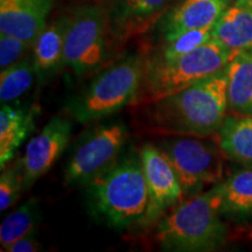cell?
<instances>
[{
	"label": "cell",
	"instance_id": "obj_1",
	"mask_svg": "<svg viewBox=\"0 0 252 252\" xmlns=\"http://www.w3.org/2000/svg\"><path fill=\"white\" fill-rule=\"evenodd\" d=\"M143 108L145 125L167 135H215L228 117L225 69Z\"/></svg>",
	"mask_w": 252,
	"mask_h": 252
},
{
	"label": "cell",
	"instance_id": "obj_2",
	"mask_svg": "<svg viewBox=\"0 0 252 252\" xmlns=\"http://www.w3.org/2000/svg\"><path fill=\"white\" fill-rule=\"evenodd\" d=\"M83 188L89 212L98 222L117 231L144 225L149 191L139 153H124Z\"/></svg>",
	"mask_w": 252,
	"mask_h": 252
},
{
	"label": "cell",
	"instance_id": "obj_3",
	"mask_svg": "<svg viewBox=\"0 0 252 252\" xmlns=\"http://www.w3.org/2000/svg\"><path fill=\"white\" fill-rule=\"evenodd\" d=\"M219 186L181 201L156 224L160 248L174 252L214 251L225 244L228 228L222 215Z\"/></svg>",
	"mask_w": 252,
	"mask_h": 252
},
{
	"label": "cell",
	"instance_id": "obj_4",
	"mask_svg": "<svg viewBox=\"0 0 252 252\" xmlns=\"http://www.w3.org/2000/svg\"><path fill=\"white\" fill-rule=\"evenodd\" d=\"M146 56L130 54L104 67L80 93L65 103L68 117L90 124L111 117L126 106H132L143 84Z\"/></svg>",
	"mask_w": 252,
	"mask_h": 252
},
{
	"label": "cell",
	"instance_id": "obj_5",
	"mask_svg": "<svg viewBox=\"0 0 252 252\" xmlns=\"http://www.w3.org/2000/svg\"><path fill=\"white\" fill-rule=\"evenodd\" d=\"M237 53L226 49L214 39L176 59L157 61L146 58L144 80L132 106L154 102L191 84L219 74L228 67Z\"/></svg>",
	"mask_w": 252,
	"mask_h": 252
},
{
	"label": "cell",
	"instance_id": "obj_6",
	"mask_svg": "<svg viewBox=\"0 0 252 252\" xmlns=\"http://www.w3.org/2000/svg\"><path fill=\"white\" fill-rule=\"evenodd\" d=\"M113 45L102 2L87 4L69 14L64 41V68L78 78L105 67Z\"/></svg>",
	"mask_w": 252,
	"mask_h": 252
},
{
	"label": "cell",
	"instance_id": "obj_7",
	"mask_svg": "<svg viewBox=\"0 0 252 252\" xmlns=\"http://www.w3.org/2000/svg\"><path fill=\"white\" fill-rule=\"evenodd\" d=\"M127 139V126L117 119L90 127L75 144L64 169L65 185L83 187L111 168L124 154Z\"/></svg>",
	"mask_w": 252,
	"mask_h": 252
},
{
	"label": "cell",
	"instance_id": "obj_8",
	"mask_svg": "<svg viewBox=\"0 0 252 252\" xmlns=\"http://www.w3.org/2000/svg\"><path fill=\"white\" fill-rule=\"evenodd\" d=\"M158 146L171 161L185 196L200 193L207 186H215L224 179L226 157L217 141L180 135L167 138Z\"/></svg>",
	"mask_w": 252,
	"mask_h": 252
},
{
	"label": "cell",
	"instance_id": "obj_9",
	"mask_svg": "<svg viewBox=\"0 0 252 252\" xmlns=\"http://www.w3.org/2000/svg\"><path fill=\"white\" fill-rule=\"evenodd\" d=\"M149 191V208L144 225L157 224L161 217L185 200V193L171 161L158 145L145 144L139 151Z\"/></svg>",
	"mask_w": 252,
	"mask_h": 252
},
{
	"label": "cell",
	"instance_id": "obj_10",
	"mask_svg": "<svg viewBox=\"0 0 252 252\" xmlns=\"http://www.w3.org/2000/svg\"><path fill=\"white\" fill-rule=\"evenodd\" d=\"M72 124L65 116H54L46 123L39 134L32 138L21 158L25 189L31 188L46 175L67 150Z\"/></svg>",
	"mask_w": 252,
	"mask_h": 252
},
{
	"label": "cell",
	"instance_id": "obj_11",
	"mask_svg": "<svg viewBox=\"0 0 252 252\" xmlns=\"http://www.w3.org/2000/svg\"><path fill=\"white\" fill-rule=\"evenodd\" d=\"M180 0H106L113 43H123L149 31Z\"/></svg>",
	"mask_w": 252,
	"mask_h": 252
},
{
	"label": "cell",
	"instance_id": "obj_12",
	"mask_svg": "<svg viewBox=\"0 0 252 252\" xmlns=\"http://www.w3.org/2000/svg\"><path fill=\"white\" fill-rule=\"evenodd\" d=\"M54 0H0V33L34 43L48 24Z\"/></svg>",
	"mask_w": 252,
	"mask_h": 252
},
{
	"label": "cell",
	"instance_id": "obj_13",
	"mask_svg": "<svg viewBox=\"0 0 252 252\" xmlns=\"http://www.w3.org/2000/svg\"><path fill=\"white\" fill-rule=\"evenodd\" d=\"M232 0H180L159 21L160 34L168 41L186 31L214 26Z\"/></svg>",
	"mask_w": 252,
	"mask_h": 252
},
{
	"label": "cell",
	"instance_id": "obj_14",
	"mask_svg": "<svg viewBox=\"0 0 252 252\" xmlns=\"http://www.w3.org/2000/svg\"><path fill=\"white\" fill-rule=\"evenodd\" d=\"M69 14L60 15L47 24L33 43L32 58L39 86L52 80L64 68V41Z\"/></svg>",
	"mask_w": 252,
	"mask_h": 252
},
{
	"label": "cell",
	"instance_id": "obj_15",
	"mask_svg": "<svg viewBox=\"0 0 252 252\" xmlns=\"http://www.w3.org/2000/svg\"><path fill=\"white\" fill-rule=\"evenodd\" d=\"M37 117L36 106L14 108L2 103L0 109V167L13 159L19 147L34 130Z\"/></svg>",
	"mask_w": 252,
	"mask_h": 252
},
{
	"label": "cell",
	"instance_id": "obj_16",
	"mask_svg": "<svg viewBox=\"0 0 252 252\" xmlns=\"http://www.w3.org/2000/svg\"><path fill=\"white\" fill-rule=\"evenodd\" d=\"M213 39L234 53L252 47V6L234 1L213 26Z\"/></svg>",
	"mask_w": 252,
	"mask_h": 252
},
{
	"label": "cell",
	"instance_id": "obj_17",
	"mask_svg": "<svg viewBox=\"0 0 252 252\" xmlns=\"http://www.w3.org/2000/svg\"><path fill=\"white\" fill-rule=\"evenodd\" d=\"M215 135L226 159L252 167V116H228Z\"/></svg>",
	"mask_w": 252,
	"mask_h": 252
},
{
	"label": "cell",
	"instance_id": "obj_18",
	"mask_svg": "<svg viewBox=\"0 0 252 252\" xmlns=\"http://www.w3.org/2000/svg\"><path fill=\"white\" fill-rule=\"evenodd\" d=\"M229 109L237 115L252 116V52H239L225 68Z\"/></svg>",
	"mask_w": 252,
	"mask_h": 252
},
{
	"label": "cell",
	"instance_id": "obj_19",
	"mask_svg": "<svg viewBox=\"0 0 252 252\" xmlns=\"http://www.w3.org/2000/svg\"><path fill=\"white\" fill-rule=\"evenodd\" d=\"M217 186L223 214L236 217L252 215V167H242Z\"/></svg>",
	"mask_w": 252,
	"mask_h": 252
},
{
	"label": "cell",
	"instance_id": "obj_20",
	"mask_svg": "<svg viewBox=\"0 0 252 252\" xmlns=\"http://www.w3.org/2000/svg\"><path fill=\"white\" fill-rule=\"evenodd\" d=\"M41 220L40 203L32 197L11 213L0 226V245L1 251H7L12 244L24 236L35 231Z\"/></svg>",
	"mask_w": 252,
	"mask_h": 252
},
{
	"label": "cell",
	"instance_id": "obj_21",
	"mask_svg": "<svg viewBox=\"0 0 252 252\" xmlns=\"http://www.w3.org/2000/svg\"><path fill=\"white\" fill-rule=\"evenodd\" d=\"M36 81L32 53L0 72V100L13 103L23 97Z\"/></svg>",
	"mask_w": 252,
	"mask_h": 252
},
{
	"label": "cell",
	"instance_id": "obj_22",
	"mask_svg": "<svg viewBox=\"0 0 252 252\" xmlns=\"http://www.w3.org/2000/svg\"><path fill=\"white\" fill-rule=\"evenodd\" d=\"M212 39L213 26L186 31L171 40L163 41V45L160 47V49L149 59L157 60V61L176 59L193 52L194 49L198 48Z\"/></svg>",
	"mask_w": 252,
	"mask_h": 252
},
{
	"label": "cell",
	"instance_id": "obj_23",
	"mask_svg": "<svg viewBox=\"0 0 252 252\" xmlns=\"http://www.w3.org/2000/svg\"><path fill=\"white\" fill-rule=\"evenodd\" d=\"M25 189L21 159L7 163L0 175V212L4 213L18 202Z\"/></svg>",
	"mask_w": 252,
	"mask_h": 252
},
{
	"label": "cell",
	"instance_id": "obj_24",
	"mask_svg": "<svg viewBox=\"0 0 252 252\" xmlns=\"http://www.w3.org/2000/svg\"><path fill=\"white\" fill-rule=\"evenodd\" d=\"M32 50L33 43L0 33V70H4L23 60L25 56L31 54Z\"/></svg>",
	"mask_w": 252,
	"mask_h": 252
},
{
	"label": "cell",
	"instance_id": "obj_25",
	"mask_svg": "<svg viewBox=\"0 0 252 252\" xmlns=\"http://www.w3.org/2000/svg\"><path fill=\"white\" fill-rule=\"evenodd\" d=\"M41 245L39 243V239L36 236L35 231H32L31 234L24 236L23 238L18 239L15 243H13L8 248L7 252H35L39 251Z\"/></svg>",
	"mask_w": 252,
	"mask_h": 252
},
{
	"label": "cell",
	"instance_id": "obj_26",
	"mask_svg": "<svg viewBox=\"0 0 252 252\" xmlns=\"http://www.w3.org/2000/svg\"><path fill=\"white\" fill-rule=\"evenodd\" d=\"M235 1H236V2H239V4L252 6V0H235Z\"/></svg>",
	"mask_w": 252,
	"mask_h": 252
},
{
	"label": "cell",
	"instance_id": "obj_27",
	"mask_svg": "<svg viewBox=\"0 0 252 252\" xmlns=\"http://www.w3.org/2000/svg\"><path fill=\"white\" fill-rule=\"evenodd\" d=\"M250 52H252V47H251V48H250Z\"/></svg>",
	"mask_w": 252,
	"mask_h": 252
}]
</instances>
